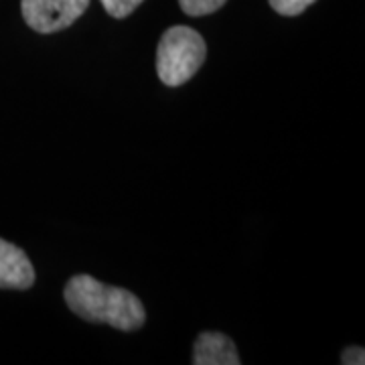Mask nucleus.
<instances>
[{"label": "nucleus", "instance_id": "f257e3e1", "mask_svg": "<svg viewBox=\"0 0 365 365\" xmlns=\"http://www.w3.org/2000/svg\"><path fill=\"white\" fill-rule=\"evenodd\" d=\"M63 299L71 313L88 323L110 325L120 331H138L146 321L144 304L130 290L108 287L90 274H78L66 284Z\"/></svg>", "mask_w": 365, "mask_h": 365}, {"label": "nucleus", "instance_id": "f03ea898", "mask_svg": "<svg viewBox=\"0 0 365 365\" xmlns=\"http://www.w3.org/2000/svg\"><path fill=\"white\" fill-rule=\"evenodd\" d=\"M205 55H207V45L195 29L185 25L170 26L158 41V79L169 88L182 86L203 66Z\"/></svg>", "mask_w": 365, "mask_h": 365}, {"label": "nucleus", "instance_id": "7ed1b4c3", "mask_svg": "<svg viewBox=\"0 0 365 365\" xmlns=\"http://www.w3.org/2000/svg\"><path fill=\"white\" fill-rule=\"evenodd\" d=\"M88 6L90 0H21L25 23L43 35L71 26Z\"/></svg>", "mask_w": 365, "mask_h": 365}, {"label": "nucleus", "instance_id": "20e7f679", "mask_svg": "<svg viewBox=\"0 0 365 365\" xmlns=\"http://www.w3.org/2000/svg\"><path fill=\"white\" fill-rule=\"evenodd\" d=\"M35 284V268L25 252L0 240V288L26 290Z\"/></svg>", "mask_w": 365, "mask_h": 365}, {"label": "nucleus", "instance_id": "39448f33", "mask_svg": "<svg viewBox=\"0 0 365 365\" xmlns=\"http://www.w3.org/2000/svg\"><path fill=\"white\" fill-rule=\"evenodd\" d=\"M195 365H240L242 359L237 355L234 341L223 333L205 331L195 341L193 349Z\"/></svg>", "mask_w": 365, "mask_h": 365}, {"label": "nucleus", "instance_id": "423d86ee", "mask_svg": "<svg viewBox=\"0 0 365 365\" xmlns=\"http://www.w3.org/2000/svg\"><path fill=\"white\" fill-rule=\"evenodd\" d=\"M227 0H179L182 13L189 16H205L220 11Z\"/></svg>", "mask_w": 365, "mask_h": 365}, {"label": "nucleus", "instance_id": "0eeeda50", "mask_svg": "<svg viewBox=\"0 0 365 365\" xmlns=\"http://www.w3.org/2000/svg\"><path fill=\"white\" fill-rule=\"evenodd\" d=\"M100 2H102V6H104L106 13L110 14V16L126 19V16H130L143 4L144 0H100Z\"/></svg>", "mask_w": 365, "mask_h": 365}, {"label": "nucleus", "instance_id": "6e6552de", "mask_svg": "<svg viewBox=\"0 0 365 365\" xmlns=\"http://www.w3.org/2000/svg\"><path fill=\"white\" fill-rule=\"evenodd\" d=\"M270 6L278 14L282 16H297V14L304 13L314 0H268Z\"/></svg>", "mask_w": 365, "mask_h": 365}, {"label": "nucleus", "instance_id": "1a4fd4ad", "mask_svg": "<svg viewBox=\"0 0 365 365\" xmlns=\"http://www.w3.org/2000/svg\"><path fill=\"white\" fill-rule=\"evenodd\" d=\"M341 364L345 365H364L365 364V351L361 347H347L341 353Z\"/></svg>", "mask_w": 365, "mask_h": 365}]
</instances>
